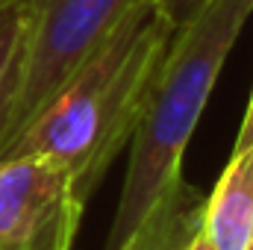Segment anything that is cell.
Here are the masks:
<instances>
[{
	"mask_svg": "<svg viewBox=\"0 0 253 250\" xmlns=\"http://www.w3.org/2000/svg\"><path fill=\"white\" fill-rule=\"evenodd\" d=\"M174 33L159 0L132 3L0 156L39 153L56 162L88 203L129 147Z\"/></svg>",
	"mask_w": 253,
	"mask_h": 250,
	"instance_id": "1",
	"label": "cell"
},
{
	"mask_svg": "<svg viewBox=\"0 0 253 250\" xmlns=\"http://www.w3.org/2000/svg\"><path fill=\"white\" fill-rule=\"evenodd\" d=\"M251 15L253 0H206L177 27L129 141L124 186L103 250L121 248L147 209L183 177L186 147Z\"/></svg>",
	"mask_w": 253,
	"mask_h": 250,
	"instance_id": "2",
	"label": "cell"
},
{
	"mask_svg": "<svg viewBox=\"0 0 253 250\" xmlns=\"http://www.w3.org/2000/svg\"><path fill=\"white\" fill-rule=\"evenodd\" d=\"M24 9L27 42L18 80L0 124V153L85 59V53L138 0H12Z\"/></svg>",
	"mask_w": 253,
	"mask_h": 250,
	"instance_id": "3",
	"label": "cell"
},
{
	"mask_svg": "<svg viewBox=\"0 0 253 250\" xmlns=\"http://www.w3.org/2000/svg\"><path fill=\"white\" fill-rule=\"evenodd\" d=\"M85 200L39 153L0 156V250H77Z\"/></svg>",
	"mask_w": 253,
	"mask_h": 250,
	"instance_id": "4",
	"label": "cell"
},
{
	"mask_svg": "<svg viewBox=\"0 0 253 250\" xmlns=\"http://www.w3.org/2000/svg\"><path fill=\"white\" fill-rule=\"evenodd\" d=\"M200 236L215 250H251L253 245V144L233 156L203 203Z\"/></svg>",
	"mask_w": 253,
	"mask_h": 250,
	"instance_id": "5",
	"label": "cell"
},
{
	"mask_svg": "<svg viewBox=\"0 0 253 250\" xmlns=\"http://www.w3.org/2000/svg\"><path fill=\"white\" fill-rule=\"evenodd\" d=\"M206 194L180 177L147 209L118 250H189L203 227Z\"/></svg>",
	"mask_w": 253,
	"mask_h": 250,
	"instance_id": "6",
	"label": "cell"
},
{
	"mask_svg": "<svg viewBox=\"0 0 253 250\" xmlns=\"http://www.w3.org/2000/svg\"><path fill=\"white\" fill-rule=\"evenodd\" d=\"M27 42V18L24 9L12 0H0V124L18 80V68Z\"/></svg>",
	"mask_w": 253,
	"mask_h": 250,
	"instance_id": "7",
	"label": "cell"
},
{
	"mask_svg": "<svg viewBox=\"0 0 253 250\" xmlns=\"http://www.w3.org/2000/svg\"><path fill=\"white\" fill-rule=\"evenodd\" d=\"M162 3V9H165V15L180 27V24H186L191 15L206 3V0H159Z\"/></svg>",
	"mask_w": 253,
	"mask_h": 250,
	"instance_id": "8",
	"label": "cell"
},
{
	"mask_svg": "<svg viewBox=\"0 0 253 250\" xmlns=\"http://www.w3.org/2000/svg\"><path fill=\"white\" fill-rule=\"evenodd\" d=\"M245 144H253V94H251L248 109H245V118H242V126H239V135H236V147H245Z\"/></svg>",
	"mask_w": 253,
	"mask_h": 250,
	"instance_id": "9",
	"label": "cell"
},
{
	"mask_svg": "<svg viewBox=\"0 0 253 250\" xmlns=\"http://www.w3.org/2000/svg\"><path fill=\"white\" fill-rule=\"evenodd\" d=\"M189 250H215V248H212V245H209L203 236H197V239L191 242V248H189Z\"/></svg>",
	"mask_w": 253,
	"mask_h": 250,
	"instance_id": "10",
	"label": "cell"
},
{
	"mask_svg": "<svg viewBox=\"0 0 253 250\" xmlns=\"http://www.w3.org/2000/svg\"><path fill=\"white\" fill-rule=\"evenodd\" d=\"M251 250H253V245H251Z\"/></svg>",
	"mask_w": 253,
	"mask_h": 250,
	"instance_id": "11",
	"label": "cell"
}]
</instances>
